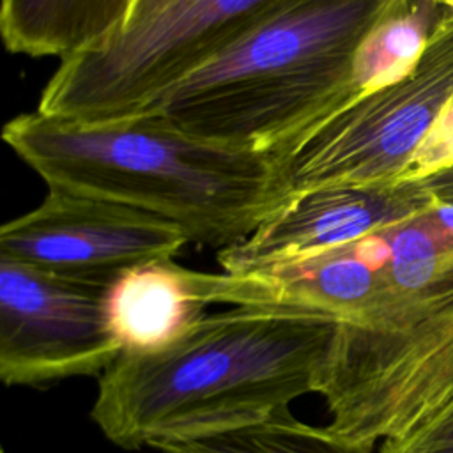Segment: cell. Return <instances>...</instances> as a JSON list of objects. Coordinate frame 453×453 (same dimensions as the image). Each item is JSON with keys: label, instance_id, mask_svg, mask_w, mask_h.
Returning <instances> with one entry per match:
<instances>
[{"label": "cell", "instance_id": "obj_7", "mask_svg": "<svg viewBox=\"0 0 453 453\" xmlns=\"http://www.w3.org/2000/svg\"><path fill=\"white\" fill-rule=\"evenodd\" d=\"M186 244L184 232L159 216L51 188L0 228V258L106 285L133 267L173 260Z\"/></svg>", "mask_w": 453, "mask_h": 453}, {"label": "cell", "instance_id": "obj_11", "mask_svg": "<svg viewBox=\"0 0 453 453\" xmlns=\"http://www.w3.org/2000/svg\"><path fill=\"white\" fill-rule=\"evenodd\" d=\"M444 5L437 0H395L361 42L352 87L375 92L405 78L418 65Z\"/></svg>", "mask_w": 453, "mask_h": 453}, {"label": "cell", "instance_id": "obj_6", "mask_svg": "<svg viewBox=\"0 0 453 453\" xmlns=\"http://www.w3.org/2000/svg\"><path fill=\"white\" fill-rule=\"evenodd\" d=\"M106 283L0 258V379L41 386L99 375L120 356Z\"/></svg>", "mask_w": 453, "mask_h": 453}, {"label": "cell", "instance_id": "obj_17", "mask_svg": "<svg viewBox=\"0 0 453 453\" xmlns=\"http://www.w3.org/2000/svg\"><path fill=\"white\" fill-rule=\"evenodd\" d=\"M161 453H188V451H182L179 448H173V446H165V448H159Z\"/></svg>", "mask_w": 453, "mask_h": 453}, {"label": "cell", "instance_id": "obj_2", "mask_svg": "<svg viewBox=\"0 0 453 453\" xmlns=\"http://www.w3.org/2000/svg\"><path fill=\"white\" fill-rule=\"evenodd\" d=\"M2 138L48 188L150 212L218 251L283 207L269 152L195 138L156 113L81 122L34 110Z\"/></svg>", "mask_w": 453, "mask_h": 453}, {"label": "cell", "instance_id": "obj_15", "mask_svg": "<svg viewBox=\"0 0 453 453\" xmlns=\"http://www.w3.org/2000/svg\"><path fill=\"white\" fill-rule=\"evenodd\" d=\"M418 182L435 202L453 207V166L430 173Z\"/></svg>", "mask_w": 453, "mask_h": 453}, {"label": "cell", "instance_id": "obj_3", "mask_svg": "<svg viewBox=\"0 0 453 453\" xmlns=\"http://www.w3.org/2000/svg\"><path fill=\"white\" fill-rule=\"evenodd\" d=\"M393 2L285 0L142 113L200 140L269 150L357 96L356 53Z\"/></svg>", "mask_w": 453, "mask_h": 453}, {"label": "cell", "instance_id": "obj_4", "mask_svg": "<svg viewBox=\"0 0 453 453\" xmlns=\"http://www.w3.org/2000/svg\"><path fill=\"white\" fill-rule=\"evenodd\" d=\"M451 101L453 12L444 7L411 74L327 110L265 150L283 205L319 188L402 182Z\"/></svg>", "mask_w": 453, "mask_h": 453}, {"label": "cell", "instance_id": "obj_8", "mask_svg": "<svg viewBox=\"0 0 453 453\" xmlns=\"http://www.w3.org/2000/svg\"><path fill=\"white\" fill-rule=\"evenodd\" d=\"M434 202L418 180L311 189L292 196L241 242L218 251V262L226 273H255L357 241Z\"/></svg>", "mask_w": 453, "mask_h": 453}, {"label": "cell", "instance_id": "obj_18", "mask_svg": "<svg viewBox=\"0 0 453 453\" xmlns=\"http://www.w3.org/2000/svg\"><path fill=\"white\" fill-rule=\"evenodd\" d=\"M437 2L453 12V0H437Z\"/></svg>", "mask_w": 453, "mask_h": 453}, {"label": "cell", "instance_id": "obj_10", "mask_svg": "<svg viewBox=\"0 0 453 453\" xmlns=\"http://www.w3.org/2000/svg\"><path fill=\"white\" fill-rule=\"evenodd\" d=\"M131 0H2L0 30L11 53L67 58L124 28Z\"/></svg>", "mask_w": 453, "mask_h": 453}, {"label": "cell", "instance_id": "obj_9", "mask_svg": "<svg viewBox=\"0 0 453 453\" xmlns=\"http://www.w3.org/2000/svg\"><path fill=\"white\" fill-rule=\"evenodd\" d=\"M273 303L253 274L203 273L156 260L133 267L108 287L106 308L122 350L157 347L196 319L211 304Z\"/></svg>", "mask_w": 453, "mask_h": 453}, {"label": "cell", "instance_id": "obj_12", "mask_svg": "<svg viewBox=\"0 0 453 453\" xmlns=\"http://www.w3.org/2000/svg\"><path fill=\"white\" fill-rule=\"evenodd\" d=\"M166 446L188 453H373L372 446L349 441L327 425L297 419L288 407L248 428Z\"/></svg>", "mask_w": 453, "mask_h": 453}, {"label": "cell", "instance_id": "obj_16", "mask_svg": "<svg viewBox=\"0 0 453 453\" xmlns=\"http://www.w3.org/2000/svg\"><path fill=\"white\" fill-rule=\"evenodd\" d=\"M177 2L179 0H131L129 9H127V16H126V23H124V28L120 32H126L129 28L143 25L145 21L157 16L159 12H163L165 9H168L170 5L177 4Z\"/></svg>", "mask_w": 453, "mask_h": 453}, {"label": "cell", "instance_id": "obj_14", "mask_svg": "<svg viewBox=\"0 0 453 453\" xmlns=\"http://www.w3.org/2000/svg\"><path fill=\"white\" fill-rule=\"evenodd\" d=\"M449 166H453V101L430 129L403 180H419Z\"/></svg>", "mask_w": 453, "mask_h": 453}, {"label": "cell", "instance_id": "obj_13", "mask_svg": "<svg viewBox=\"0 0 453 453\" xmlns=\"http://www.w3.org/2000/svg\"><path fill=\"white\" fill-rule=\"evenodd\" d=\"M377 453H453V398L423 425L380 442Z\"/></svg>", "mask_w": 453, "mask_h": 453}, {"label": "cell", "instance_id": "obj_1", "mask_svg": "<svg viewBox=\"0 0 453 453\" xmlns=\"http://www.w3.org/2000/svg\"><path fill=\"white\" fill-rule=\"evenodd\" d=\"M340 319L297 303H250L205 313L168 342L122 350L90 411L124 448L159 449L264 423L319 393Z\"/></svg>", "mask_w": 453, "mask_h": 453}, {"label": "cell", "instance_id": "obj_5", "mask_svg": "<svg viewBox=\"0 0 453 453\" xmlns=\"http://www.w3.org/2000/svg\"><path fill=\"white\" fill-rule=\"evenodd\" d=\"M283 2L179 0L143 25L62 58L35 110L81 122L142 113Z\"/></svg>", "mask_w": 453, "mask_h": 453}]
</instances>
